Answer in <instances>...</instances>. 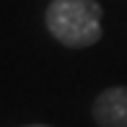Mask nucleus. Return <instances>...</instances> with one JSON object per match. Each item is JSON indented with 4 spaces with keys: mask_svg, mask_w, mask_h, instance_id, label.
<instances>
[{
    "mask_svg": "<svg viewBox=\"0 0 127 127\" xmlns=\"http://www.w3.org/2000/svg\"><path fill=\"white\" fill-rule=\"evenodd\" d=\"M101 13L99 0H52L44 10V24L62 47L86 49L104 34Z\"/></svg>",
    "mask_w": 127,
    "mask_h": 127,
    "instance_id": "1",
    "label": "nucleus"
},
{
    "mask_svg": "<svg viewBox=\"0 0 127 127\" xmlns=\"http://www.w3.org/2000/svg\"><path fill=\"white\" fill-rule=\"evenodd\" d=\"M91 117L99 127H127V86L104 88L91 104Z\"/></svg>",
    "mask_w": 127,
    "mask_h": 127,
    "instance_id": "2",
    "label": "nucleus"
},
{
    "mask_svg": "<svg viewBox=\"0 0 127 127\" xmlns=\"http://www.w3.org/2000/svg\"><path fill=\"white\" fill-rule=\"evenodd\" d=\"M24 127H49V125H24Z\"/></svg>",
    "mask_w": 127,
    "mask_h": 127,
    "instance_id": "3",
    "label": "nucleus"
}]
</instances>
